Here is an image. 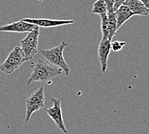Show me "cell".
I'll use <instances>...</instances> for the list:
<instances>
[{
    "instance_id": "cell-1",
    "label": "cell",
    "mask_w": 149,
    "mask_h": 134,
    "mask_svg": "<svg viewBox=\"0 0 149 134\" xmlns=\"http://www.w3.org/2000/svg\"><path fill=\"white\" fill-rule=\"evenodd\" d=\"M32 72L27 81V85L33 82L46 83L54 77H57L63 73V70L54 66L48 62L39 59L36 63L32 65Z\"/></svg>"
},
{
    "instance_id": "cell-2",
    "label": "cell",
    "mask_w": 149,
    "mask_h": 134,
    "mask_svg": "<svg viewBox=\"0 0 149 134\" xmlns=\"http://www.w3.org/2000/svg\"><path fill=\"white\" fill-rule=\"evenodd\" d=\"M67 45L68 44L66 41H63L59 45L52 48L41 50L40 54L49 63L60 68L66 76H69L70 68L65 61L63 55L64 50Z\"/></svg>"
},
{
    "instance_id": "cell-3",
    "label": "cell",
    "mask_w": 149,
    "mask_h": 134,
    "mask_svg": "<svg viewBox=\"0 0 149 134\" xmlns=\"http://www.w3.org/2000/svg\"><path fill=\"white\" fill-rule=\"evenodd\" d=\"M27 61L22 49L17 46L10 52L7 59L0 65V70L5 74H11Z\"/></svg>"
},
{
    "instance_id": "cell-4",
    "label": "cell",
    "mask_w": 149,
    "mask_h": 134,
    "mask_svg": "<svg viewBox=\"0 0 149 134\" xmlns=\"http://www.w3.org/2000/svg\"><path fill=\"white\" fill-rule=\"evenodd\" d=\"M39 34V27L36 26L23 39L21 40V48L28 61L32 60L38 52Z\"/></svg>"
},
{
    "instance_id": "cell-5",
    "label": "cell",
    "mask_w": 149,
    "mask_h": 134,
    "mask_svg": "<svg viewBox=\"0 0 149 134\" xmlns=\"http://www.w3.org/2000/svg\"><path fill=\"white\" fill-rule=\"evenodd\" d=\"M45 89L44 86H41L26 100V123H28L30 121L31 117H32L34 112L39 110L40 109L45 107Z\"/></svg>"
},
{
    "instance_id": "cell-6",
    "label": "cell",
    "mask_w": 149,
    "mask_h": 134,
    "mask_svg": "<svg viewBox=\"0 0 149 134\" xmlns=\"http://www.w3.org/2000/svg\"><path fill=\"white\" fill-rule=\"evenodd\" d=\"M50 100L53 103V106L47 109H45V111L51 117V119L54 121L58 128L64 134H67L68 131L65 126L63 113H62L61 99L53 98L50 99Z\"/></svg>"
},
{
    "instance_id": "cell-7",
    "label": "cell",
    "mask_w": 149,
    "mask_h": 134,
    "mask_svg": "<svg viewBox=\"0 0 149 134\" xmlns=\"http://www.w3.org/2000/svg\"><path fill=\"white\" fill-rule=\"evenodd\" d=\"M26 22L35 25L39 27L50 28L70 25L74 23L73 20H50V19H36V18H25L22 20Z\"/></svg>"
},
{
    "instance_id": "cell-8",
    "label": "cell",
    "mask_w": 149,
    "mask_h": 134,
    "mask_svg": "<svg viewBox=\"0 0 149 134\" xmlns=\"http://www.w3.org/2000/svg\"><path fill=\"white\" fill-rule=\"evenodd\" d=\"M111 41L108 39H102L98 48V55L101 65V70L105 73L107 68L108 58L111 51Z\"/></svg>"
},
{
    "instance_id": "cell-9",
    "label": "cell",
    "mask_w": 149,
    "mask_h": 134,
    "mask_svg": "<svg viewBox=\"0 0 149 134\" xmlns=\"http://www.w3.org/2000/svg\"><path fill=\"white\" fill-rule=\"evenodd\" d=\"M36 25L21 20L0 27V31L1 32L16 33L29 32L30 31H32L36 27Z\"/></svg>"
},
{
    "instance_id": "cell-10",
    "label": "cell",
    "mask_w": 149,
    "mask_h": 134,
    "mask_svg": "<svg viewBox=\"0 0 149 134\" xmlns=\"http://www.w3.org/2000/svg\"><path fill=\"white\" fill-rule=\"evenodd\" d=\"M123 5L127 6L134 15L147 16L149 14L148 9L140 0H127Z\"/></svg>"
},
{
    "instance_id": "cell-11",
    "label": "cell",
    "mask_w": 149,
    "mask_h": 134,
    "mask_svg": "<svg viewBox=\"0 0 149 134\" xmlns=\"http://www.w3.org/2000/svg\"><path fill=\"white\" fill-rule=\"evenodd\" d=\"M114 12H115V17L116 20L117 30L122 27L127 21H128L130 18L134 15L130 9L124 5L120 6Z\"/></svg>"
},
{
    "instance_id": "cell-12",
    "label": "cell",
    "mask_w": 149,
    "mask_h": 134,
    "mask_svg": "<svg viewBox=\"0 0 149 134\" xmlns=\"http://www.w3.org/2000/svg\"><path fill=\"white\" fill-rule=\"evenodd\" d=\"M107 20L109 23V39L112 41V39L113 38L117 32L115 12H107Z\"/></svg>"
},
{
    "instance_id": "cell-13",
    "label": "cell",
    "mask_w": 149,
    "mask_h": 134,
    "mask_svg": "<svg viewBox=\"0 0 149 134\" xmlns=\"http://www.w3.org/2000/svg\"><path fill=\"white\" fill-rule=\"evenodd\" d=\"M92 13L98 14L100 17L107 14V7L104 0H97L95 2L92 8Z\"/></svg>"
},
{
    "instance_id": "cell-14",
    "label": "cell",
    "mask_w": 149,
    "mask_h": 134,
    "mask_svg": "<svg viewBox=\"0 0 149 134\" xmlns=\"http://www.w3.org/2000/svg\"><path fill=\"white\" fill-rule=\"evenodd\" d=\"M101 19V31H102V39H108L109 35V23L107 20V14L102 15Z\"/></svg>"
},
{
    "instance_id": "cell-15",
    "label": "cell",
    "mask_w": 149,
    "mask_h": 134,
    "mask_svg": "<svg viewBox=\"0 0 149 134\" xmlns=\"http://www.w3.org/2000/svg\"><path fill=\"white\" fill-rule=\"evenodd\" d=\"M126 45L127 43L125 41H111V50H113L114 52H120V51H122L123 46H125Z\"/></svg>"
},
{
    "instance_id": "cell-16",
    "label": "cell",
    "mask_w": 149,
    "mask_h": 134,
    "mask_svg": "<svg viewBox=\"0 0 149 134\" xmlns=\"http://www.w3.org/2000/svg\"><path fill=\"white\" fill-rule=\"evenodd\" d=\"M107 7V12H113L114 11V6L115 4V0H104Z\"/></svg>"
},
{
    "instance_id": "cell-17",
    "label": "cell",
    "mask_w": 149,
    "mask_h": 134,
    "mask_svg": "<svg viewBox=\"0 0 149 134\" xmlns=\"http://www.w3.org/2000/svg\"><path fill=\"white\" fill-rule=\"evenodd\" d=\"M127 0H115V4L114 6V11L115 12L118 8L120 6L123 5L124 3H125Z\"/></svg>"
},
{
    "instance_id": "cell-18",
    "label": "cell",
    "mask_w": 149,
    "mask_h": 134,
    "mask_svg": "<svg viewBox=\"0 0 149 134\" xmlns=\"http://www.w3.org/2000/svg\"><path fill=\"white\" fill-rule=\"evenodd\" d=\"M140 1L144 4L145 7L148 9L149 11V0H140Z\"/></svg>"
},
{
    "instance_id": "cell-19",
    "label": "cell",
    "mask_w": 149,
    "mask_h": 134,
    "mask_svg": "<svg viewBox=\"0 0 149 134\" xmlns=\"http://www.w3.org/2000/svg\"><path fill=\"white\" fill-rule=\"evenodd\" d=\"M38 1H44V0H38Z\"/></svg>"
}]
</instances>
